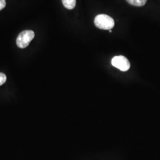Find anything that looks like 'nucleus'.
Returning <instances> with one entry per match:
<instances>
[{
    "label": "nucleus",
    "mask_w": 160,
    "mask_h": 160,
    "mask_svg": "<svg viewBox=\"0 0 160 160\" xmlns=\"http://www.w3.org/2000/svg\"><path fill=\"white\" fill-rule=\"evenodd\" d=\"M94 24L98 29L110 30L114 26V20L106 14H99L95 17Z\"/></svg>",
    "instance_id": "f257e3e1"
},
{
    "label": "nucleus",
    "mask_w": 160,
    "mask_h": 160,
    "mask_svg": "<svg viewBox=\"0 0 160 160\" xmlns=\"http://www.w3.org/2000/svg\"><path fill=\"white\" fill-rule=\"evenodd\" d=\"M62 1L64 7L68 10L74 8L76 5V0H62Z\"/></svg>",
    "instance_id": "20e7f679"
},
{
    "label": "nucleus",
    "mask_w": 160,
    "mask_h": 160,
    "mask_svg": "<svg viewBox=\"0 0 160 160\" xmlns=\"http://www.w3.org/2000/svg\"><path fill=\"white\" fill-rule=\"evenodd\" d=\"M112 65L122 71H127L131 67L129 60L123 56H116L112 60Z\"/></svg>",
    "instance_id": "7ed1b4c3"
},
{
    "label": "nucleus",
    "mask_w": 160,
    "mask_h": 160,
    "mask_svg": "<svg viewBox=\"0 0 160 160\" xmlns=\"http://www.w3.org/2000/svg\"><path fill=\"white\" fill-rule=\"evenodd\" d=\"M6 6V0H0V11L4 9Z\"/></svg>",
    "instance_id": "0eeeda50"
},
{
    "label": "nucleus",
    "mask_w": 160,
    "mask_h": 160,
    "mask_svg": "<svg viewBox=\"0 0 160 160\" xmlns=\"http://www.w3.org/2000/svg\"><path fill=\"white\" fill-rule=\"evenodd\" d=\"M34 33L32 30H24L18 34L16 43L18 48L23 49L29 46L30 42L33 39Z\"/></svg>",
    "instance_id": "f03ea898"
},
{
    "label": "nucleus",
    "mask_w": 160,
    "mask_h": 160,
    "mask_svg": "<svg viewBox=\"0 0 160 160\" xmlns=\"http://www.w3.org/2000/svg\"><path fill=\"white\" fill-rule=\"evenodd\" d=\"M6 80H7V77L6 75L4 73L0 72V86L4 84L6 82Z\"/></svg>",
    "instance_id": "423d86ee"
},
{
    "label": "nucleus",
    "mask_w": 160,
    "mask_h": 160,
    "mask_svg": "<svg viewBox=\"0 0 160 160\" xmlns=\"http://www.w3.org/2000/svg\"><path fill=\"white\" fill-rule=\"evenodd\" d=\"M128 3L132 6L141 7L146 4L147 0H126Z\"/></svg>",
    "instance_id": "39448f33"
}]
</instances>
